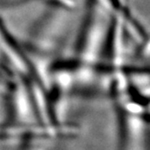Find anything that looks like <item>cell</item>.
Wrapping results in <instances>:
<instances>
[{"mask_svg": "<svg viewBox=\"0 0 150 150\" xmlns=\"http://www.w3.org/2000/svg\"><path fill=\"white\" fill-rule=\"evenodd\" d=\"M52 6L62 8L64 10H72L76 8L77 1L76 0H42Z\"/></svg>", "mask_w": 150, "mask_h": 150, "instance_id": "1", "label": "cell"}, {"mask_svg": "<svg viewBox=\"0 0 150 150\" xmlns=\"http://www.w3.org/2000/svg\"><path fill=\"white\" fill-rule=\"evenodd\" d=\"M7 5H15V4H20L25 1H28V0H6Z\"/></svg>", "mask_w": 150, "mask_h": 150, "instance_id": "2", "label": "cell"}]
</instances>
